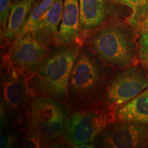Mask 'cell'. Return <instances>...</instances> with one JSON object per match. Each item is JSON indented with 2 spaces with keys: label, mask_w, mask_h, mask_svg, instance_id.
Masks as SVG:
<instances>
[{
  "label": "cell",
  "mask_w": 148,
  "mask_h": 148,
  "mask_svg": "<svg viewBox=\"0 0 148 148\" xmlns=\"http://www.w3.org/2000/svg\"><path fill=\"white\" fill-rule=\"evenodd\" d=\"M114 73V67L83 45L70 77L66 105L71 111L99 106Z\"/></svg>",
  "instance_id": "6da1fadb"
},
{
  "label": "cell",
  "mask_w": 148,
  "mask_h": 148,
  "mask_svg": "<svg viewBox=\"0 0 148 148\" xmlns=\"http://www.w3.org/2000/svg\"><path fill=\"white\" fill-rule=\"evenodd\" d=\"M136 38L127 21L114 18L88 33L83 45L105 63L120 69L140 62Z\"/></svg>",
  "instance_id": "7a4b0ae2"
},
{
  "label": "cell",
  "mask_w": 148,
  "mask_h": 148,
  "mask_svg": "<svg viewBox=\"0 0 148 148\" xmlns=\"http://www.w3.org/2000/svg\"><path fill=\"white\" fill-rule=\"evenodd\" d=\"M82 46L79 43L53 46L37 71L29 78L35 97H49L66 104L70 77Z\"/></svg>",
  "instance_id": "3957f363"
},
{
  "label": "cell",
  "mask_w": 148,
  "mask_h": 148,
  "mask_svg": "<svg viewBox=\"0 0 148 148\" xmlns=\"http://www.w3.org/2000/svg\"><path fill=\"white\" fill-rule=\"evenodd\" d=\"M70 112L66 103L49 97H34L25 119V135L39 138L42 147H68L65 127Z\"/></svg>",
  "instance_id": "277c9868"
},
{
  "label": "cell",
  "mask_w": 148,
  "mask_h": 148,
  "mask_svg": "<svg viewBox=\"0 0 148 148\" xmlns=\"http://www.w3.org/2000/svg\"><path fill=\"white\" fill-rule=\"evenodd\" d=\"M1 102L5 106L10 121L16 125L23 124L35 96L29 78L14 67L8 53L3 56L1 62Z\"/></svg>",
  "instance_id": "5b68a950"
},
{
  "label": "cell",
  "mask_w": 148,
  "mask_h": 148,
  "mask_svg": "<svg viewBox=\"0 0 148 148\" xmlns=\"http://www.w3.org/2000/svg\"><path fill=\"white\" fill-rule=\"evenodd\" d=\"M116 122L115 110L101 105L92 108L71 110L67 117L65 138L70 147L95 143L112 123Z\"/></svg>",
  "instance_id": "8992f818"
},
{
  "label": "cell",
  "mask_w": 148,
  "mask_h": 148,
  "mask_svg": "<svg viewBox=\"0 0 148 148\" xmlns=\"http://www.w3.org/2000/svg\"><path fill=\"white\" fill-rule=\"evenodd\" d=\"M148 88V68L141 63L115 71L100 103L116 110Z\"/></svg>",
  "instance_id": "52a82bcc"
},
{
  "label": "cell",
  "mask_w": 148,
  "mask_h": 148,
  "mask_svg": "<svg viewBox=\"0 0 148 148\" xmlns=\"http://www.w3.org/2000/svg\"><path fill=\"white\" fill-rule=\"evenodd\" d=\"M96 147L148 148V123L116 121L95 140Z\"/></svg>",
  "instance_id": "ba28073f"
},
{
  "label": "cell",
  "mask_w": 148,
  "mask_h": 148,
  "mask_svg": "<svg viewBox=\"0 0 148 148\" xmlns=\"http://www.w3.org/2000/svg\"><path fill=\"white\" fill-rule=\"evenodd\" d=\"M49 50L31 33H27L12 40L8 53L14 67L29 78L40 67Z\"/></svg>",
  "instance_id": "9c48e42d"
},
{
  "label": "cell",
  "mask_w": 148,
  "mask_h": 148,
  "mask_svg": "<svg viewBox=\"0 0 148 148\" xmlns=\"http://www.w3.org/2000/svg\"><path fill=\"white\" fill-rule=\"evenodd\" d=\"M114 0H79L80 43L88 33L109 20L118 18Z\"/></svg>",
  "instance_id": "30bf717a"
},
{
  "label": "cell",
  "mask_w": 148,
  "mask_h": 148,
  "mask_svg": "<svg viewBox=\"0 0 148 148\" xmlns=\"http://www.w3.org/2000/svg\"><path fill=\"white\" fill-rule=\"evenodd\" d=\"M79 0H64L62 19L53 46L80 43Z\"/></svg>",
  "instance_id": "8fae6325"
},
{
  "label": "cell",
  "mask_w": 148,
  "mask_h": 148,
  "mask_svg": "<svg viewBox=\"0 0 148 148\" xmlns=\"http://www.w3.org/2000/svg\"><path fill=\"white\" fill-rule=\"evenodd\" d=\"M64 0H56L35 25L32 35L45 47L53 46L62 19Z\"/></svg>",
  "instance_id": "7c38bea8"
},
{
  "label": "cell",
  "mask_w": 148,
  "mask_h": 148,
  "mask_svg": "<svg viewBox=\"0 0 148 148\" xmlns=\"http://www.w3.org/2000/svg\"><path fill=\"white\" fill-rule=\"evenodd\" d=\"M37 0H14L6 28L1 32V38L11 41L16 38L23 27Z\"/></svg>",
  "instance_id": "4fadbf2b"
},
{
  "label": "cell",
  "mask_w": 148,
  "mask_h": 148,
  "mask_svg": "<svg viewBox=\"0 0 148 148\" xmlns=\"http://www.w3.org/2000/svg\"><path fill=\"white\" fill-rule=\"evenodd\" d=\"M116 121L148 123V88L115 110Z\"/></svg>",
  "instance_id": "5bb4252c"
},
{
  "label": "cell",
  "mask_w": 148,
  "mask_h": 148,
  "mask_svg": "<svg viewBox=\"0 0 148 148\" xmlns=\"http://www.w3.org/2000/svg\"><path fill=\"white\" fill-rule=\"evenodd\" d=\"M116 4L131 9L127 23L138 36L148 27V0H114Z\"/></svg>",
  "instance_id": "9a60e30c"
},
{
  "label": "cell",
  "mask_w": 148,
  "mask_h": 148,
  "mask_svg": "<svg viewBox=\"0 0 148 148\" xmlns=\"http://www.w3.org/2000/svg\"><path fill=\"white\" fill-rule=\"evenodd\" d=\"M56 1V0H37L33 7L32 12L27 17L18 36L27 33H32L33 29L34 28L35 25L39 21L40 18L51 8Z\"/></svg>",
  "instance_id": "2e32d148"
},
{
  "label": "cell",
  "mask_w": 148,
  "mask_h": 148,
  "mask_svg": "<svg viewBox=\"0 0 148 148\" xmlns=\"http://www.w3.org/2000/svg\"><path fill=\"white\" fill-rule=\"evenodd\" d=\"M137 37L139 61L143 65L148 68V27Z\"/></svg>",
  "instance_id": "e0dca14e"
},
{
  "label": "cell",
  "mask_w": 148,
  "mask_h": 148,
  "mask_svg": "<svg viewBox=\"0 0 148 148\" xmlns=\"http://www.w3.org/2000/svg\"><path fill=\"white\" fill-rule=\"evenodd\" d=\"M12 0H0V22L1 32H3L7 27L10 16Z\"/></svg>",
  "instance_id": "ac0fdd59"
},
{
  "label": "cell",
  "mask_w": 148,
  "mask_h": 148,
  "mask_svg": "<svg viewBox=\"0 0 148 148\" xmlns=\"http://www.w3.org/2000/svg\"><path fill=\"white\" fill-rule=\"evenodd\" d=\"M18 140L16 135L12 133H3L0 137V147L9 148L15 147Z\"/></svg>",
  "instance_id": "d6986e66"
},
{
  "label": "cell",
  "mask_w": 148,
  "mask_h": 148,
  "mask_svg": "<svg viewBox=\"0 0 148 148\" xmlns=\"http://www.w3.org/2000/svg\"><path fill=\"white\" fill-rule=\"evenodd\" d=\"M22 145L23 147H42L39 138L31 135H25Z\"/></svg>",
  "instance_id": "ffe728a7"
},
{
  "label": "cell",
  "mask_w": 148,
  "mask_h": 148,
  "mask_svg": "<svg viewBox=\"0 0 148 148\" xmlns=\"http://www.w3.org/2000/svg\"><path fill=\"white\" fill-rule=\"evenodd\" d=\"M14 1V0H12V1Z\"/></svg>",
  "instance_id": "44dd1931"
}]
</instances>
